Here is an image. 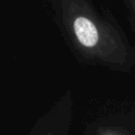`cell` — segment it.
I'll list each match as a JSON object with an SVG mask.
<instances>
[{"instance_id":"cell-2","label":"cell","mask_w":135,"mask_h":135,"mask_svg":"<svg viewBox=\"0 0 135 135\" xmlns=\"http://www.w3.org/2000/svg\"><path fill=\"white\" fill-rule=\"evenodd\" d=\"M131 4H132V8H133V12L135 14V0H131Z\"/></svg>"},{"instance_id":"cell-3","label":"cell","mask_w":135,"mask_h":135,"mask_svg":"<svg viewBox=\"0 0 135 135\" xmlns=\"http://www.w3.org/2000/svg\"><path fill=\"white\" fill-rule=\"evenodd\" d=\"M104 135H114V134H104Z\"/></svg>"},{"instance_id":"cell-1","label":"cell","mask_w":135,"mask_h":135,"mask_svg":"<svg viewBox=\"0 0 135 135\" xmlns=\"http://www.w3.org/2000/svg\"><path fill=\"white\" fill-rule=\"evenodd\" d=\"M61 21L75 44L89 56L122 62L126 46L120 32L101 17L90 0H55Z\"/></svg>"}]
</instances>
